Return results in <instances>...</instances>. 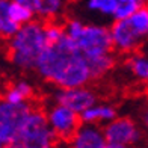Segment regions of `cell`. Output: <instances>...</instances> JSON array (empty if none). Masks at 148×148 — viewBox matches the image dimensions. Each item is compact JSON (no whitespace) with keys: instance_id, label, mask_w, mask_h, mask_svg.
<instances>
[{"instance_id":"obj_1","label":"cell","mask_w":148,"mask_h":148,"mask_svg":"<svg viewBox=\"0 0 148 148\" xmlns=\"http://www.w3.org/2000/svg\"><path fill=\"white\" fill-rule=\"evenodd\" d=\"M35 73L55 89L88 86L92 82L91 70L85 55L68 38L47 45L36 65Z\"/></svg>"},{"instance_id":"obj_2","label":"cell","mask_w":148,"mask_h":148,"mask_svg":"<svg viewBox=\"0 0 148 148\" xmlns=\"http://www.w3.org/2000/svg\"><path fill=\"white\" fill-rule=\"evenodd\" d=\"M47 45L45 23L33 20L21 26L15 35L6 41V56L9 64L20 73L35 71Z\"/></svg>"},{"instance_id":"obj_3","label":"cell","mask_w":148,"mask_h":148,"mask_svg":"<svg viewBox=\"0 0 148 148\" xmlns=\"http://www.w3.org/2000/svg\"><path fill=\"white\" fill-rule=\"evenodd\" d=\"M65 36L76 44L86 59L106 53H113L110 29L106 24L83 21L77 17H70L64 23Z\"/></svg>"},{"instance_id":"obj_4","label":"cell","mask_w":148,"mask_h":148,"mask_svg":"<svg viewBox=\"0 0 148 148\" xmlns=\"http://www.w3.org/2000/svg\"><path fill=\"white\" fill-rule=\"evenodd\" d=\"M147 5V0H73V17L83 21L110 26L129 18Z\"/></svg>"},{"instance_id":"obj_5","label":"cell","mask_w":148,"mask_h":148,"mask_svg":"<svg viewBox=\"0 0 148 148\" xmlns=\"http://www.w3.org/2000/svg\"><path fill=\"white\" fill-rule=\"evenodd\" d=\"M58 138L51 132L42 109L33 106L23 121L17 136L5 148H56Z\"/></svg>"},{"instance_id":"obj_6","label":"cell","mask_w":148,"mask_h":148,"mask_svg":"<svg viewBox=\"0 0 148 148\" xmlns=\"http://www.w3.org/2000/svg\"><path fill=\"white\" fill-rule=\"evenodd\" d=\"M45 118L51 132L55 133L59 142H70L74 133L82 125V118L79 113L70 110L68 107L60 106L58 103H50L45 107Z\"/></svg>"},{"instance_id":"obj_7","label":"cell","mask_w":148,"mask_h":148,"mask_svg":"<svg viewBox=\"0 0 148 148\" xmlns=\"http://www.w3.org/2000/svg\"><path fill=\"white\" fill-rule=\"evenodd\" d=\"M103 133L107 144H115L125 148L138 145L144 136L139 124L130 116H116L103 127Z\"/></svg>"},{"instance_id":"obj_8","label":"cell","mask_w":148,"mask_h":148,"mask_svg":"<svg viewBox=\"0 0 148 148\" xmlns=\"http://www.w3.org/2000/svg\"><path fill=\"white\" fill-rule=\"evenodd\" d=\"M33 104H15L0 97V138L5 144L17 136L23 121L29 115Z\"/></svg>"},{"instance_id":"obj_9","label":"cell","mask_w":148,"mask_h":148,"mask_svg":"<svg viewBox=\"0 0 148 148\" xmlns=\"http://www.w3.org/2000/svg\"><path fill=\"white\" fill-rule=\"evenodd\" d=\"M110 38L113 44V51L121 55L130 56L133 53H138L139 47L142 45L145 39L140 36V33L133 27L129 18L119 20L109 26Z\"/></svg>"},{"instance_id":"obj_10","label":"cell","mask_w":148,"mask_h":148,"mask_svg":"<svg viewBox=\"0 0 148 148\" xmlns=\"http://www.w3.org/2000/svg\"><path fill=\"white\" fill-rule=\"evenodd\" d=\"M51 101L82 115L91 106L98 103V97L97 92L89 86H80V88L70 89H55L51 94Z\"/></svg>"},{"instance_id":"obj_11","label":"cell","mask_w":148,"mask_h":148,"mask_svg":"<svg viewBox=\"0 0 148 148\" xmlns=\"http://www.w3.org/2000/svg\"><path fill=\"white\" fill-rule=\"evenodd\" d=\"M106 138L103 133V127L83 124L79 127V130L74 133V136L70 139V148H104Z\"/></svg>"},{"instance_id":"obj_12","label":"cell","mask_w":148,"mask_h":148,"mask_svg":"<svg viewBox=\"0 0 148 148\" xmlns=\"http://www.w3.org/2000/svg\"><path fill=\"white\" fill-rule=\"evenodd\" d=\"M116 116H118L116 107L110 103H103V101L95 103L80 115L83 124H91V125H98V127L107 125Z\"/></svg>"},{"instance_id":"obj_13","label":"cell","mask_w":148,"mask_h":148,"mask_svg":"<svg viewBox=\"0 0 148 148\" xmlns=\"http://www.w3.org/2000/svg\"><path fill=\"white\" fill-rule=\"evenodd\" d=\"M33 95H35V88L27 79H17L0 92V97H3L5 100L15 104L32 103Z\"/></svg>"},{"instance_id":"obj_14","label":"cell","mask_w":148,"mask_h":148,"mask_svg":"<svg viewBox=\"0 0 148 148\" xmlns=\"http://www.w3.org/2000/svg\"><path fill=\"white\" fill-rule=\"evenodd\" d=\"M65 3L66 0H30V8L38 20L50 23L64 14Z\"/></svg>"},{"instance_id":"obj_15","label":"cell","mask_w":148,"mask_h":148,"mask_svg":"<svg viewBox=\"0 0 148 148\" xmlns=\"http://www.w3.org/2000/svg\"><path fill=\"white\" fill-rule=\"evenodd\" d=\"M125 68L134 80L148 85V56L147 55L133 53V55L127 56Z\"/></svg>"},{"instance_id":"obj_16","label":"cell","mask_w":148,"mask_h":148,"mask_svg":"<svg viewBox=\"0 0 148 148\" xmlns=\"http://www.w3.org/2000/svg\"><path fill=\"white\" fill-rule=\"evenodd\" d=\"M20 26L11 17V2L0 0V39L8 41L18 32Z\"/></svg>"},{"instance_id":"obj_17","label":"cell","mask_w":148,"mask_h":148,"mask_svg":"<svg viewBox=\"0 0 148 148\" xmlns=\"http://www.w3.org/2000/svg\"><path fill=\"white\" fill-rule=\"evenodd\" d=\"M11 17L20 27L35 20V14H33L30 6L17 5V3H12V2H11Z\"/></svg>"},{"instance_id":"obj_18","label":"cell","mask_w":148,"mask_h":148,"mask_svg":"<svg viewBox=\"0 0 148 148\" xmlns=\"http://www.w3.org/2000/svg\"><path fill=\"white\" fill-rule=\"evenodd\" d=\"M45 38H47V44L49 45L59 42L62 38H65L64 24L56 23V21L45 23Z\"/></svg>"},{"instance_id":"obj_19","label":"cell","mask_w":148,"mask_h":148,"mask_svg":"<svg viewBox=\"0 0 148 148\" xmlns=\"http://www.w3.org/2000/svg\"><path fill=\"white\" fill-rule=\"evenodd\" d=\"M139 119H140V124H142L145 129H148V101L140 107L139 110Z\"/></svg>"},{"instance_id":"obj_20","label":"cell","mask_w":148,"mask_h":148,"mask_svg":"<svg viewBox=\"0 0 148 148\" xmlns=\"http://www.w3.org/2000/svg\"><path fill=\"white\" fill-rule=\"evenodd\" d=\"M12 3H17V5H24V6H30V0H9Z\"/></svg>"},{"instance_id":"obj_21","label":"cell","mask_w":148,"mask_h":148,"mask_svg":"<svg viewBox=\"0 0 148 148\" xmlns=\"http://www.w3.org/2000/svg\"><path fill=\"white\" fill-rule=\"evenodd\" d=\"M56 148H70V147H68V142H58Z\"/></svg>"},{"instance_id":"obj_22","label":"cell","mask_w":148,"mask_h":148,"mask_svg":"<svg viewBox=\"0 0 148 148\" xmlns=\"http://www.w3.org/2000/svg\"><path fill=\"white\" fill-rule=\"evenodd\" d=\"M104 148H125V147H121V145H115V144H106Z\"/></svg>"},{"instance_id":"obj_23","label":"cell","mask_w":148,"mask_h":148,"mask_svg":"<svg viewBox=\"0 0 148 148\" xmlns=\"http://www.w3.org/2000/svg\"><path fill=\"white\" fill-rule=\"evenodd\" d=\"M5 145H6V144L2 140V138H0V148H5Z\"/></svg>"},{"instance_id":"obj_24","label":"cell","mask_w":148,"mask_h":148,"mask_svg":"<svg viewBox=\"0 0 148 148\" xmlns=\"http://www.w3.org/2000/svg\"><path fill=\"white\" fill-rule=\"evenodd\" d=\"M2 80H3V73H2V68H0V83H2Z\"/></svg>"},{"instance_id":"obj_25","label":"cell","mask_w":148,"mask_h":148,"mask_svg":"<svg viewBox=\"0 0 148 148\" xmlns=\"http://www.w3.org/2000/svg\"><path fill=\"white\" fill-rule=\"evenodd\" d=\"M147 88H148V85H147Z\"/></svg>"}]
</instances>
